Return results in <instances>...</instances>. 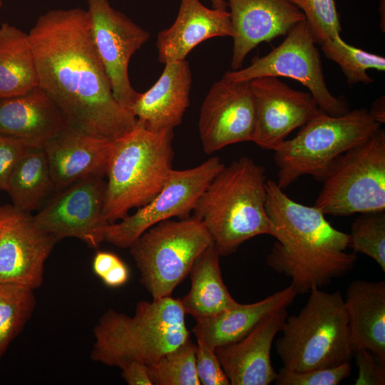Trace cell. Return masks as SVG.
I'll return each instance as SVG.
<instances>
[{
    "label": "cell",
    "mask_w": 385,
    "mask_h": 385,
    "mask_svg": "<svg viewBox=\"0 0 385 385\" xmlns=\"http://www.w3.org/2000/svg\"><path fill=\"white\" fill-rule=\"evenodd\" d=\"M225 166L218 157L185 170H173L160 192L146 205L104 230V241L129 248L147 230L173 217L183 218L193 210L199 197Z\"/></svg>",
    "instance_id": "11"
},
{
    "label": "cell",
    "mask_w": 385,
    "mask_h": 385,
    "mask_svg": "<svg viewBox=\"0 0 385 385\" xmlns=\"http://www.w3.org/2000/svg\"><path fill=\"white\" fill-rule=\"evenodd\" d=\"M297 294L290 284L260 301L237 302L213 315L196 319L192 331L197 341L214 349L237 342L270 314L292 304Z\"/></svg>",
    "instance_id": "23"
},
{
    "label": "cell",
    "mask_w": 385,
    "mask_h": 385,
    "mask_svg": "<svg viewBox=\"0 0 385 385\" xmlns=\"http://www.w3.org/2000/svg\"><path fill=\"white\" fill-rule=\"evenodd\" d=\"M344 299L354 351L366 349L385 364V282L354 280Z\"/></svg>",
    "instance_id": "24"
},
{
    "label": "cell",
    "mask_w": 385,
    "mask_h": 385,
    "mask_svg": "<svg viewBox=\"0 0 385 385\" xmlns=\"http://www.w3.org/2000/svg\"><path fill=\"white\" fill-rule=\"evenodd\" d=\"M2 4H3L2 0H0V8L2 6Z\"/></svg>",
    "instance_id": "42"
},
{
    "label": "cell",
    "mask_w": 385,
    "mask_h": 385,
    "mask_svg": "<svg viewBox=\"0 0 385 385\" xmlns=\"http://www.w3.org/2000/svg\"><path fill=\"white\" fill-rule=\"evenodd\" d=\"M255 98L250 81L215 82L201 106L198 130L202 149L211 154L231 144L252 142Z\"/></svg>",
    "instance_id": "15"
},
{
    "label": "cell",
    "mask_w": 385,
    "mask_h": 385,
    "mask_svg": "<svg viewBox=\"0 0 385 385\" xmlns=\"http://www.w3.org/2000/svg\"><path fill=\"white\" fill-rule=\"evenodd\" d=\"M53 190L43 147H30L23 154L8 181L6 191L12 205L31 212L38 208Z\"/></svg>",
    "instance_id": "27"
},
{
    "label": "cell",
    "mask_w": 385,
    "mask_h": 385,
    "mask_svg": "<svg viewBox=\"0 0 385 385\" xmlns=\"http://www.w3.org/2000/svg\"><path fill=\"white\" fill-rule=\"evenodd\" d=\"M227 1L232 27V71L240 69L247 55L260 43L287 35L305 19L289 0Z\"/></svg>",
    "instance_id": "17"
},
{
    "label": "cell",
    "mask_w": 385,
    "mask_h": 385,
    "mask_svg": "<svg viewBox=\"0 0 385 385\" xmlns=\"http://www.w3.org/2000/svg\"><path fill=\"white\" fill-rule=\"evenodd\" d=\"M68 128L61 111L38 86L24 95L0 98V134L43 147Z\"/></svg>",
    "instance_id": "22"
},
{
    "label": "cell",
    "mask_w": 385,
    "mask_h": 385,
    "mask_svg": "<svg viewBox=\"0 0 385 385\" xmlns=\"http://www.w3.org/2000/svg\"><path fill=\"white\" fill-rule=\"evenodd\" d=\"M266 210L275 239L267 265L292 279L298 294L322 288L351 272L349 235L334 228L314 206L295 202L276 181L266 180Z\"/></svg>",
    "instance_id": "2"
},
{
    "label": "cell",
    "mask_w": 385,
    "mask_h": 385,
    "mask_svg": "<svg viewBox=\"0 0 385 385\" xmlns=\"http://www.w3.org/2000/svg\"><path fill=\"white\" fill-rule=\"evenodd\" d=\"M273 76L293 78L307 87L319 108L342 115L349 111L346 102L334 96L324 81L320 55L305 19L295 25L282 43L262 57L255 56L245 68L227 71L223 78L232 82Z\"/></svg>",
    "instance_id": "10"
},
{
    "label": "cell",
    "mask_w": 385,
    "mask_h": 385,
    "mask_svg": "<svg viewBox=\"0 0 385 385\" xmlns=\"http://www.w3.org/2000/svg\"><path fill=\"white\" fill-rule=\"evenodd\" d=\"M112 141L68 128L43 146L53 190L78 181L105 175Z\"/></svg>",
    "instance_id": "19"
},
{
    "label": "cell",
    "mask_w": 385,
    "mask_h": 385,
    "mask_svg": "<svg viewBox=\"0 0 385 385\" xmlns=\"http://www.w3.org/2000/svg\"><path fill=\"white\" fill-rule=\"evenodd\" d=\"M130 276L129 269L121 260L118 261L101 279L109 287H118L124 285Z\"/></svg>",
    "instance_id": "38"
},
{
    "label": "cell",
    "mask_w": 385,
    "mask_h": 385,
    "mask_svg": "<svg viewBox=\"0 0 385 385\" xmlns=\"http://www.w3.org/2000/svg\"><path fill=\"white\" fill-rule=\"evenodd\" d=\"M218 36H232L229 11L209 9L200 0H180L174 23L158 34V61L165 64L185 60L196 46Z\"/></svg>",
    "instance_id": "21"
},
{
    "label": "cell",
    "mask_w": 385,
    "mask_h": 385,
    "mask_svg": "<svg viewBox=\"0 0 385 385\" xmlns=\"http://www.w3.org/2000/svg\"><path fill=\"white\" fill-rule=\"evenodd\" d=\"M266 180L262 166L242 157L225 165L199 197L192 217L204 224L220 256L254 237L271 235Z\"/></svg>",
    "instance_id": "3"
},
{
    "label": "cell",
    "mask_w": 385,
    "mask_h": 385,
    "mask_svg": "<svg viewBox=\"0 0 385 385\" xmlns=\"http://www.w3.org/2000/svg\"><path fill=\"white\" fill-rule=\"evenodd\" d=\"M86 2L92 38L113 95L130 113L140 93L130 84L128 65L132 56L149 40L150 34L113 8L108 0Z\"/></svg>",
    "instance_id": "12"
},
{
    "label": "cell",
    "mask_w": 385,
    "mask_h": 385,
    "mask_svg": "<svg viewBox=\"0 0 385 385\" xmlns=\"http://www.w3.org/2000/svg\"><path fill=\"white\" fill-rule=\"evenodd\" d=\"M220 255L214 245L195 261L190 272V289L180 301L185 314L195 319L213 315L237 303L224 283Z\"/></svg>",
    "instance_id": "25"
},
{
    "label": "cell",
    "mask_w": 385,
    "mask_h": 385,
    "mask_svg": "<svg viewBox=\"0 0 385 385\" xmlns=\"http://www.w3.org/2000/svg\"><path fill=\"white\" fill-rule=\"evenodd\" d=\"M214 9L227 10V3L225 0H210Z\"/></svg>",
    "instance_id": "41"
},
{
    "label": "cell",
    "mask_w": 385,
    "mask_h": 385,
    "mask_svg": "<svg viewBox=\"0 0 385 385\" xmlns=\"http://www.w3.org/2000/svg\"><path fill=\"white\" fill-rule=\"evenodd\" d=\"M353 356L358 367V376L355 385H384L385 364L379 362L367 349H355Z\"/></svg>",
    "instance_id": "36"
},
{
    "label": "cell",
    "mask_w": 385,
    "mask_h": 385,
    "mask_svg": "<svg viewBox=\"0 0 385 385\" xmlns=\"http://www.w3.org/2000/svg\"><path fill=\"white\" fill-rule=\"evenodd\" d=\"M349 247L372 258L385 272V212L361 214L353 222Z\"/></svg>",
    "instance_id": "31"
},
{
    "label": "cell",
    "mask_w": 385,
    "mask_h": 385,
    "mask_svg": "<svg viewBox=\"0 0 385 385\" xmlns=\"http://www.w3.org/2000/svg\"><path fill=\"white\" fill-rule=\"evenodd\" d=\"M36 304L34 289L19 284L0 282V357L22 331Z\"/></svg>",
    "instance_id": "28"
},
{
    "label": "cell",
    "mask_w": 385,
    "mask_h": 385,
    "mask_svg": "<svg viewBox=\"0 0 385 385\" xmlns=\"http://www.w3.org/2000/svg\"><path fill=\"white\" fill-rule=\"evenodd\" d=\"M320 46L325 56L340 66L349 85L373 83L374 80L366 73L368 69L385 71L384 57L349 45L341 36Z\"/></svg>",
    "instance_id": "29"
},
{
    "label": "cell",
    "mask_w": 385,
    "mask_h": 385,
    "mask_svg": "<svg viewBox=\"0 0 385 385\" xmlns=\"http://www.w3.org/2000/svg\"><path fill=\"white\" fill-rule=\"evenodd\" d=\"M180 298L141 300L133 316L109 309L93 329V361L120 369L132 361L149 366L190 338Z\"/></svg>",
    "instance_id": "4"
},
{
    "label": "cell",
    "mask_w": 385,
    "mask_h": 385,
    "mask_svg": "<svg viewBox=\"0 0 385 385\" xmlns=\"http://www.w3.org/2000/svg\"><path fill=\"white\" fill-rule=\"evenodd\" d=\"M380 125L364 108L338 116L320 110L294 138L274 150L277 184L284 190L305 175L322 182L337 158L371 137Z\"/></svg>",
    "instance_id": "7"
},
{
    "label": "cell",
    "mask_w": 385,
    "mask_h": 385,
    "mask_svg": "<svg viewBox=\"0 0 385 385\" xmlns=\"http://www.w3.org/2000/svg\"><path fill=\"white\" fill-rule=\"evenodd\" d=\"M38 86L29 35L7 23L0 26V98L26 94Z\"/></svg>",
    "instance_id": "26"
},
{
    "label": "cell",
    "mask_w": 385,
    "mask_h": 385,
    "mask_svg": "<svg viewBox=\"0 0 385 385\" xmlns=\"http://www.w3.org/2000/svg\"><path fill=\"white\" fill-rule=\"evenodd\" d=\"M103 176H92L56 191L33 216L36 225L57 242L76 237L97 247L104 241V230L109 225L103 214Z\"/></svg>",
    "instance_id": "13"
},
{
    "label": "cell",
    "mask_w": 385,
    "mask_h": 385,
    "mask_svg": "<svg viewBox=\"0 0 385 385\" xmlns=\"http://www.w3.org/2000/svg\"><path fill=\"white\" fill-rule=\"evenodd\" d=\"M196 344L190 337L147 366L153 385H200L195 366Z\"/></svg>",
    "instance_id": "30"
},
{
    "label": "cell",
    "mask_w": 385,
    "mask_h": 385,
    "mask_svg": "<svg viewBox=\"0 0 385 385\" xmlns=\"http://www.w3.org/2000/svg\"><path fill=\"white\" fill-rule=\"evenodd\" d=\"M212 245L204 224L192 217L162 221L147 230L129 248L141 284L153 299H160L171 297L196 259Z\"/></svg>",
    "instance_id": "8"
},
{
    "label": "cell",
    "mask_w": 385,
    "mask_h": 385,
    "mask_svg": "<svg viewBox=\"0 0 385 385\" xmlns=\"http://www.w3.org/2000/svg\"><path fill=\"white\" fill-rule=\"evenodd\" d=\"M191 82V72L186 60L165 63L154 85L140 93L130 113L149 131L173 130L182 123L190 105Z\"/></svg>",
    "instance_id": "20"
},
{
    "label": "cell",
    "mask_w": 385,
    "mask_h": 385,
    "mask_svg": "<svg viewBox=\"0 0 385 385\" xmlns=\"http://www.w3.org/2000/svg\"><path fill=\"white\" fill-rule=\"evenodd\" d=\"M304 15L316 43L340 36L342 27L334 0H289Z\"/></svg>",
    "instance_id": "32"
},
{
    "label": "cell",
    "mask_w": 385,
    "mask_h": 385,
    "mask_svg": "<svg viewBox=\"0 0 385 385\" xmlns=\"http://www.w3.org/2000/svg\"><path fill=\"white\" fill-rule=\"evenodd\" d=\"M121 370L123 379L129 385H153L147 366L140 362H130Z\"/></svg>",
    "instance_id": "37"
},
{
    "label": "cell",
    "mask_w": 385,
    "mask_h": 385,
    "mask_svg": "<svg viewBox=\"0 0 385 385\" xmlns=\"http://www.w3.org/2000/svg\"><path fill=\"white\" fill-rule=\"evenodd\" d=\"M385 101L384 96H381L379 98L374 101L371 105L370 111H369L374 119L380 125L385 122Z\"/></svg>",
    "instance_id": "40"
},
{
    "label": "cell",
    "mask_w": 385,
    "mask_h": 385,
    "mask_svg": "<svg viewBox=\"0 0 385 385\" xmlns=\"http://www.w3.org/2000/svg\"><path fill=\"white\" fill-rule=\"evenodd\" d=\"M57 240L33 216L13 205L0 206V282L39 287L44 265Z\"/></svg>",
    "instance_id": "14"
},
{
    "label": "cell",
    "mask_w": 385,
    "mask_h": 385,
    "mask_svg": "<svg viewBox=\"0 0 385 385\" xmlns=\"http://www.w3.org/2000/svg\"><path fill=\"white\" fill-rule=\"evenodd\" d=\"M27 142L0 134V190H6L9 178L19 160L30 148ZM38 147V146H37Z\"/></svg>",
    "instance_id": "35"
},
{
    "label": "cell",
    "mask_w": 385,
    "mask_h": 385,
    "mask_svg": "<svg viewBox=\"0 0 385 385\" xmlns=\"http://www.w3.org/2000/svg\"><path fill=\"white\" fill-rule=\"evenodd\" d=\"M28 35L38 86L61 111L69 128L108 141L135 128V117L113 95L87 10L48 11Z\"/></svg>",
    "instance_id": "1"
},
{
    "label": "cell",
    "mask_w": 385,
    "mask_h": 385,
    "mask_svg": "<svg viewBox=\"0 0 385 385\" xmlns=\"http://www.w3.org/2000/svg\"><path fill=\"white\" fill-rule=\"evenodd\" d=\"M309 293L300 312L287 317L275 344L283 367L293 371L334 366L353 357L341 292L313 288Z\"/></svg>",
    "instance_id": "6"
},
{
    "label": "cell",
    "mask_w": 385,
    "mask_h": 385,
    "mask_svg": "<svg viewBox=\"0 0 385 385\" xmlns=\"http://www.w3.org/2000/svg\"><path fill=\"white\" fill-rule=\"evenodd\" d=\"M322 182L314 206L325 215L384 212V130L337 158Z\"/></svg>",
    "instance_id": "9"
},
{
    "label": "cell",
    "mask_w": 385,
    "mask_h": 385,
    "mask_svg": "<svg viewBox=\"0 0 385 385\" xmlns=\"http://www.w3.org/2000/svg\"><path fill=\"white\" fill-rule=\"evenodd\" d=\"M195 366L200 384H230L215 349L199 341L195 349Z\"/></svg>",
    "instance_id": "34"
},
{
    "label": "cell",
    "mask_w": 385,
    "mask_h": 385,
    "mask_svg": "<svg viewBox=\"0 0 385 385\" xmlns=\"http://www.w3.org/2000/svg\"><path fill=\"white\" fill-rule=\"evenodd\" d=\"M255 104L252 142L275 150L295 129L320 111L310 93L296 91L273 76L250 81Z\"/></svg>",
    "instance_id": "16"
},
{
    "label": "cell",
    "mask_w": 385,
    "mask_h": 385,
    "mask_svg": "<svg viewBox=\"0 0 385 385\" xmlns=\"http://www.w3.org/2000/svg\"><path fill=\"white\" fill-rule=\"evenodd\" d=\"M288 317L287 308L274 311L237 342L215 349L232 385H269L277 372L271 362V349L276 335Z\"/></svg>",
    "instance_id": "18"
},
{
    "label": "cell",
    "mask_w": 385,
    "mask_h": 385,
    "mask_svg": "<svg viewBox=\"0 0 385 385\" xmlns=\"http://www.w3.org/2000/svg\"><path fill=\"white\" fill-rule=\"evenodd\" d=\"M350 374V361L303 371H293L282 367L274 382L277 385H338Z\"/></svg>",
    "instance_id": "33"
},
{
    "label": "cell",
    "mask_w": 385,
    "mask_h": 385,
    "mask_svg": "<svg viewBox=\"0 0 385 385\" xmlns=\"http://www.w3.org/2000/svg\"><path fill=\"white\" fill-rule=\"evenodd\" d=\"M120 259L114 253L98 251L95 255L92 268L94 274L100 279L109 271Z\"/></svg>",
    "instance_id": "39"
},
{
    "label": "cell",
    "mask_w": 385,
    "mask_h": 385,
    "mask_svg": "<svg viewBox=\"0 0 385 385\" xmlns=\"http://www.w3.org/2000/svg\"><path fill=\"white\" fill-rule=\"evenodd\" d=\"M173 130L153 133L137 122L131 131L112 141L103 205L109 224L146 205L162 189L173 170Z\"/></svg>",
    "instance_id": "5"
}]
</instances>
